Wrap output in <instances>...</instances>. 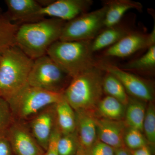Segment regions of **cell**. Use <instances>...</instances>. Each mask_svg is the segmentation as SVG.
I'll return each instance as SVG.
<instances>
[{"instance_id": "4dcf8cb0", "label": "cell", "mask_w": 155, "mask_h": 155, "mask_svg": "<svg viewBox=\"0 0 155 155\" xmlns=\"http://www.w3.org/2000/svg\"><path fill=\"white\" fill-rule=\"evenodd\" d=\"M132 155H151L149 149L147 146L130 151Z\"/></svg>"}, {"instance_id": "6da1fadb", "label": "cell", "mask_w": 155, "mask_h": 155, "mask_svg": "<svg viewBox=\"0 0 155 155\" xmlns=\"http://www.w3.org/2000/svg\"><path fill=\"white\" fill-rule=\"evenodd\" d=\"M66 21L57 18H45L19 25L15 45L35 60L47 54L48 50L60 40Z\"/></svg>"}, {"instance_id": "d4e9b609", "label": "cell", "mask_w": 155, "mask_h": 155, "mask_svg": "<svg viewBox=\"0 0 155 155\" xmlns=\"http://www.w3.org/2000/svg\"><path fill=\"white\" fill-rule=\"evenodd\" d=\"M15 121L8 103L0 97V139L6 137Z\"/></svg>"}, {"instance_id": "9c48e42d", "label": "cell", "mask_w": 155, "mask_h": 155, "mask_svg": "<svg viewBox=\"0 0 155 155\" xmlns=\"http://www.w3.org/2000/svg\"><path fill=\"white\" fill-rule=\"evenodd\" d=\"M93 3L92 0H53L48 5L41 8L34 17L33 22L46 17L67 22L87 12Z\"/></svg>"}, {"instance_id": "7c38bea8", "label": "cell", "mask_w": 155, "mask_h": 155, "mask_svg": "<svg viewBox=\"0 0 155 155\" xmlns=\"http://www.w3.org/2000/svg\"><path fill=\"white\" fill-rule=\"evenodd\" d=\"M55 104L43 108L25 122L45 151L47 149L51 135L57 125Z\"/></svg>"}, {"instance_id": "4fadbf2b", "label": "cell", "mask_w": 155, "mask_h": 155, "mask_svg": "<svg viewBox=\"0 0 155 155\" xmlns=\"http://www.w3.org/2000/svg\"><path fill=\"white\" fill-rule=\"evenodd\" d=\"M96 126L97 140L115 149L125 147L124 137L127 129L125 122L97 118Z\"/></svg>"}, {"instance_id": "603a6c76", "label": "cell", "mask_w": 155, "mask_h": 155, "mask_svg": "<svg viewBox=\"0 0 155 155\" xmlns=\"http://www.w3.org/2000/svg\"><path fill=\"white\" fill-rule=\"evenodd\" d=\"M19 25L4 16L0 17V54L15 45V37Z\"/></svg>"}, {"instance_id": "5b68a950", "label": "cell", "mask_w": 155, "mask_h": 155, "mask_svg": "<svg viewBox=\"0 0 155 155\" xmlns=\"http://www.w3.org/2000/svg\"><path fill=\"white\" fill-rule=\"evenodd\" d=\"M55 93L27 85L8 101L15 120L26 122L43 108L61 101Z\"/></svg>"}, {"instance_id": "5bb4252c", "label": "cell", "mask_w": 155, "mask_h": 155, "mask_svg": "<svg viewBox=\"0 0 155 155\" xmlns=\"http://www.w3.org/2000/svg\"><path fill=\"white\" fill-rule=\"evenodd\" d=\"M79 148L87 152L97 140L96 116L94 111H75Z\"/></svg>"}, {"instance_id": "d6986e66", "label": "cell", "mask_w": 155, "mask_h": 155, "mask_svg": "<svg viewBox=\"0 0 155 155\" xmlns=\"http://www.w3.org/2000/svg\"><path fill=\"white\" fill-rule=\"evenodd\" d=\"M120 68L132 73L153 74L155 69V45L149 48L142 57L127 62Z\"/></svg>"}, {"instance_id": "f546056e", "label": "cell", "mask_w": 155, "mask_h": 155, "mask_svg": "<svg viewBox=\"0 0 155 155\" xmlns=\"http://www.w3.org/2000/svg\"><path fill=\"white\" fill-rule=\"evenodd\" d=\"M9 142L6 137L0 139V155H13Z\"/></svg>"}, {"instance_id": "1f68e13d", "label": "cell", "mask_w": 155, "mask_h": 155, "mask_svg": "<svg viewBox=\"0 0 155 155\" xmlns=\"http://www.w3.org/2000/svg\"><path fill=\"white\" fill-rule=\"evenodd\" d=\"M115 155H132L125 147L115 149Z\"/></svg>"}, {"instance_id": "7a4b0ae2", "label": "cell", "mask_w": 155, "mask_h": 155, "mask_svg": "<svg viewBox=\"0 0 155 155\" xmlns=\"http://www.w3.org/2000/svg\"><path fill=\"white\" fill-rule=\"evenodd\" d=\"M33 63L16 45L0 54V97L8 101L28 85Z\"/></svg>"}, {"instance_id": "8fae6325", "label": "cell", "mask_w": 155, "mask_h": 155, "mask_svg": "<svg viewBox=\"0 0 155 155\" xmlns=\"http://www.w3.org/2000/svg\"><path fill=\"white\" fill-rule=\"evenodd\" d=\"M155 45V26L150 33L133 31L116 43L106 48L105 57L126 58L140 50L148 49Z\"/></svg>"}, {"instance_id": "ba28073f", "label": "cell", "mask_w": 155, "mask_h": 155, "mask_svg": "<svg viewBox=\"0 0 155 155\" xmlns=\"http://www.w3.org/2000/svg\"><path fill=\"white\" fill-rule=\"evenodd\" d=\"M95 67L115 76L122 84L127 94L143 102H153L154 98L153 87L148 81L107 61H96Z\"/></svg>"}, {"instance_id": "9a60e30c", "label": "cell", "mask_w": 155, "mask_h": 155, "mask_svg": "<svg viewBox=\"0 0 155 155\" xmlns=\"http://www.w3.org/2000/svg\"><path fill=\"white\" fill-rule=\"evenodd\" d=\"M5 3L7 11L3 16L18 25L33 22L34 17L42 7L36 0H5Z\"/></svg>"}, {"instance_id": "4316f807", "label": "cell", "mask_w": 155, "mask_h": 155, "mask_svg": "<svg viewBox=\"0 0 155 155\" xmlns=\"http://www.w3.org/2000/svg\"><path fill=\"white\" fill-rule=\"evenodd\" d=\"M125 145L131 150L147 146L146 139L140 130L129 127L125 131L124 137Z\"/></svg>"}, {"instance_id": "52a82bcc", "label": "cell", "mask_w": 155, "mask_h": 155, "mask_svg": "<svg viewBox=\"0 0 155 155\" xmlns=\"http://www.w3.org/2000/svg\"><path fill=\"white\" fill-rule=\"evenodd\" d=\"M107 6L83 13L65 23L59 40L92 41L102 30Z\"/></svg>"}, {"instance_id": "30bf717a", "label": "cell", "mask_w": 155, "mask_h": 155, "mask_svg": "<svg viewBox=\"0 0 155 155\" xmlns=\"http://www.w3.org/2000/svg\"><path fill=\"white\" fill-rule=\"evenodd\" d=\"M6 138L14 155H44V150L39 144L25 122L15 120Z\"/></svg>"}, {"instance_id": "83f0119b", "label": "cell", "mask_w": 155, "mask_h": 155, "mask_svg": "<svg viewBox=\"0 0 155 155\" xmlns=\"http://www.w3.org/2000/svg\"><path fill=\"white\" fill-rule=\"evenodd\" d=\"M86 154L87 155H115V149L97 140Z\"/></svg>"}, {"instance_id": "836d02e7", "label": "cell", "mask_w": 155, "mask_h": 155, "mask_svg": "<svg viewBox=\"0 0 155 155\" xmlns=\"http://www.w3.org/2000/svg\"><path fill=\"white\" fill-rule=\"evenodd\" d=\"M3 16V14H2L1 11H0V17H2Z\"/></svg>"}, {"instance_id": "2e32d148", "label": "cell", "mask_w": 155, "mask_h": 155, "mask_svg": "<svg viewBox=\"0 0 155 155\" xmlns=\"http://www.w3.org/2000/svg\"><path fill=\"white\" fill-rule=\"evenodd\" d=\"M107 6L104 27L109 28L120 23L126 12L131 9L141 11L142 5L139 2L131 0H112L105 3Z\"/></svg>"}, {"instance_id": "d6a6232c", "label": "cell", "mask_w": 155, "mask_h": 155, "mask_svg": "<svg viewBox=\"0 0 155 155\" xmlns=\"http://www.w3.org/2000/svg\"><path fill=\"white\" fill-rule=\"evenodd\" d=\"M75 155H87V154L83 150H81V149L79 148Z\"/></svg>"}, {"instance_id": "e575fe53", "label": "cell", "mask_w": 155, "mask_h": 155, "mask_svg": "<svg viewBox=\"0 0 155 155\" xmlns=\"http://www.w3.org/2000/svg\"></svg>"}, {"instance_id": "3957f363", "label": "cell", "mask_w": 155, "mask_h": 155, "mask_svg": "<svg viewBox=\"0 0 155 155\" xmlns=\"http://www.w3.org/2000/svg\"><path fill=\"white\" fill-rule=\"evenodd\" d=\"M104 72L95 67L72 78L63 94L74 111L94 112L104 93Z\"/></svg>"}, {"instance_id": "484cf974", "label": "cell", "mask_w": 155, "mask_h": 155, "mask_svg": "<svg viewBox=\"0 0 155 155\" xmlns=\"http://www.w3.org/2000/svg\"><path fill=\"white\" fill-rule=\"evenodd\" d=\"M143 130L149 143L152 146L155 143V108L153 102L149 103L146 111Z\"/></svg>"}, {"instance_id": "44dd1931", "label": "cell", "mask_w": 155, "mask_h": 155, "mask_svg": "<svg viewBox=\"0 0 155 155\" xmlns=\"http://www.w3.org/2000/svg\"><path fill=\"white\" fill-rule=\"evenodd\" d=\"M126 107L113 97L106 96L102 98L96 108L102 118L122 120L125 117Z\"/></svg>"}, {"instance_id": "277c9868", "label": "cell", "mask_w": 155, "mask_h": 155, "mask_svg": "<svg viewBox=\"0 0 155 155\" xmlns=\"http://www.w3.org/2000/svg\"><path fill=\"white\" fill-rule=\"evenodd\" d=\"M91 42L58 40L50 47L47 54L72 78L95 67Z\"/></svg>"}, {"instance_id": "cb8c5ba5", "label": "cell", "mask_w": 155, "mask_h": 155, "mask_svg": "<svg viewBox=\"0 0 155 155\" xmlns=\"http://www.w3.org/2000/svg\"><path fill=\"white\" fill-rule=\"evenodd\" d=\"M79 143L76 132L61 134L58 141L59 155H75L79 148Z\"/></svg>"}, {"instance_id": "7402d4cb", "label": "cell", "mask_w": 155, "mask_h": 155, "mask_svg": "<svg viewBox=\"0 0 155 155\" xmlns=\"http://www.w3.org/2000/svg\"><path fill=\"white\" fill-rule=\"evenodd\" d=\"M103 78V89L107 95L113 97L126 107L130 97L121 82L115 76L104 72Z\"/></svg>"}, {"instance_id": "ffe728a7", "label": "cell", "mask_w": 155, "mask_h": 155, "mask_svg": "<svg viewBox=\"0 0 155 155\" xmlns=\"http://www.w3.org/2000/svg\"><path fill=\"white\" fill-rule=\"evenodd\" d=\"M146 109L144 102L130 98L125 109V123L129 127L143 131V121Z\"/></svg>"}, {"instance_id": "f1b7e54d", "label": "cell", "mask_w": 155, "mask_h": 155, "mask_svg": "<svg viewBox=\"0 0 155 155\" xmlns=\"http://www.w3.org/2000/svg\"><path fill=\"white\" fill-rule=\"evenodd\" d=\"M61 135L56 125L50 139L46 150L44 155H59L58 151V141Z\"/></svg>"}, {"instance_id": "8992f818", "label": "cell", "mask_w": 155, "mask_h": 155, "mask_svg": "<svg viewBox=\"0 0 155 155\" xmlns=\"http://www.w3.org/2000/svg\"><path fill=\"white\" fill-rule=\"evenodd\" d=\"M72 78L47 54L34 60L28 83L30 86L64 93Z\"/></svg>"}, {"instance_id": "ac0fdd59", "label": "cell", "mask_w": 155, "mask_h": 155, "mask_svg": "<svg viewBox=\"0 0 155 155\" xmlns=\"http://www.w3.org/2000/svg\"><path fill=\"white\" fill-rule=\"evenodd\" d=\"M56 124L61 134L74 133L76 130L75 111L67 102L64 96L55 104Z\"/></svg>"}, {"instance_id": "e0dca14e", "label": "cell", "mask_w": 155, "mask_h": 155, "mask_svg": "<svg viewBox=\"0 0 155 155\" xmlns=\"http://www.w3.org/2000/svg\"><path fill=\"white\" fill-rule=\"evenodd\" d=\"M120 23L112 27L104 28L92 41L93 53L110 47L133 31L127 26L120 25Z\"/></svg>"}]
</instances>
